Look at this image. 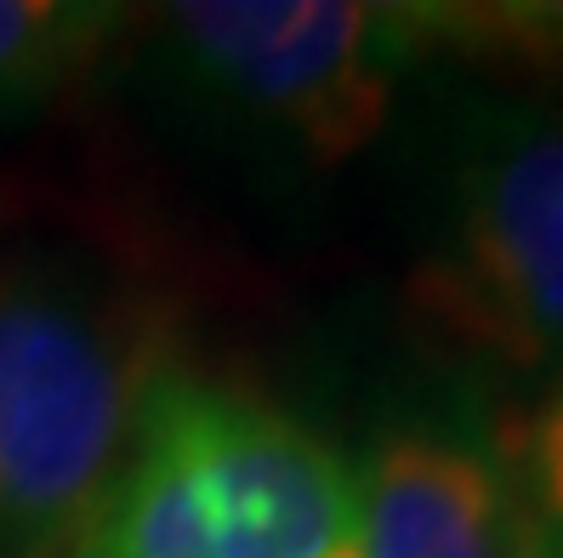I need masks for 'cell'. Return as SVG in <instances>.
Returning <instances> with one entry per match:
<instances>
[{"instance_id": "cell-1", "label": "cell", "mask_w": 563, "mask_h": 558, "mask_svg": "<svg viewBox=\"0 0 563 558\" xmlns=\"http://www.w3.org/2000/svg\"><path fill=\"white\" fill-rule=\"evenodd\" d=\"M427 52L433 7L183 0L148 23L137 97L188 160L290 200L382 138Z\"/></svg>"}, {"instance_id": "cell-2", "label": "cell", "mask_w": 563, "mask_h": 558, "mask_svg": "<svg viewBox=\"0 0 563 558\" xmlns=\"http://www.w3.org/2000/svg\"><path fill=\"white\" fill-rule=\"evenodd\" d=\"M353 462L262 393L165 371L69 558H347Z\"/></svg>"}, {"instance_id": "cell-3", "label": "cell", "mask_w": 563, "mask_h": 558, "mask_svg": "<svg viewBox=\"0 0 563 558\" xmlns=\"http://www.w3.org/2000/svg\"><path fill=\"white\" fill-rule=\"evenodd\" d=\"M172 371L143 308L57 256L0 269V547L69 558Z\"/></svg>"}, {"instance_id": "cell-4", "label": "cell", "mask_w": 563, "mask_h": 558, "mask_svg": "<svg viewBox=\"0 0 563 558\" xmlns=\"http://www.w3.org/2000/svg\"><path fill=\"white\" fill-rule=\"evenodd\" d=\"M405 303L427 342L507 376L563 365V103L473 91L444 109Z\"/></svg>"}, {"instance_id": "cell-5", "label": "cell", "mask_w": 563, "mask_h": 558, "mask_svg": "<svg viewBox=\"0 0 563 558\" xmlns=\"http://www.w3.org/2000/svg\"><path fill=\"white\" fill-rule=\"evenodd\" d=\"M347 558H518L507 479L489 428L467 416H405L353 462Z\"/></svg>"}, {"instance_id": "cell-6", "label": "cell", "mask_w": 563, "mask_h": 558, "mask_svg": "<svg viewBox=\"0 0 563 558\" xmlns=\"http://www.w3.org/2000/svg\"><path fill=\"white\" fill-rule=\"evenodd\" d=\"M131 7L97 0H0V125L52 109L131 29Z\"/></svg>"}, {"instance_id": "cell-7", "label": "cell", "mask_w": 563, "mask_h": 558, "mask_svg": "<svg viewBox=\"0 0 563 558\" xmlns=\"http://www.w3.org/2000/svg\"><path fill=\"white\" fill-rule=\"evenodd\" d=\"M507 479L518 558H563V365L523 411L489 428Z\"/></svg>"}]
</instances>
